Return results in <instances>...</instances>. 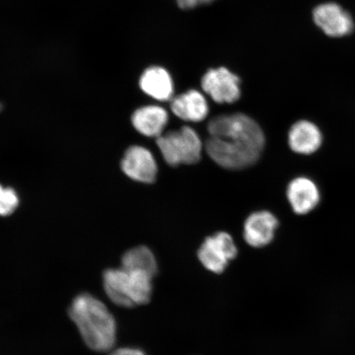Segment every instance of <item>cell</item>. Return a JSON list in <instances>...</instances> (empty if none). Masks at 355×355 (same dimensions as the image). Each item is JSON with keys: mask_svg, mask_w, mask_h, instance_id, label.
<instances>
[{"mask_svg": "<svg viewBox=\"0 0 355 355\" xmlns=\"http://www.w3.org/2000/svg\"><path fill=\"white\" fill-rule=\"evenodd\" d=\"M69 315L89 348L96 352L114 349L117 323L103 302L88 293H82L73 299Z\"/></svg>", "mask_w": 355, "mask_h": 355, "instance_id": "obj_2", "label": "cell"}, {"mask_svg": "<svg viewBox=\"0 0 355 355\" xmlns=\"http://www.w3.org/2000/svg\"><path fill=\"white\" fill-rule=\"evenodd\" d=\"M214 1L215 0H176L178 6L184 10H192L202 4H209Z\"/></svg>", "mask_w": 355, "mask_h": 355, "instance_id": "obj_17", "label": "cell"}, {"mask_svg": "<svg viewBox=\"0 0 355 355\" xmlns=\"http://www.w3.org/2000/svg\"><path fill=\"white\" fill-rule=\"evenodd\" d=\"M157 144L164 161L171 166L194 165L202 158V141L189 126L163 133L157 137Z\"/></svg>", "mask_w": 355, "mask_h": 355, "instance_id": "obj_4", "label": "cell"}, {"mask_svg": "<svg viewBox=\"0 0 355 355\" xmlns=\"http://www.w3.org/2000/svg\"><path fill=\"white\" fill-rule=\"evenodd\" d=\"M109 355H146V354L140 349L123 347L111 350Z\"/></svg>", "mask_w": 355, "mask_h": 355, "instance_id": "obj_18", "label": "cell"}, {"mask_svg": "<svg viewBox=\"0 0 355 355\" xmlns=\"http://www.w3.org/2000/svg\"><path fill=\"white\" fill-rule=\"evenodd\" d=\"M153 278L144 270L107 269L103 273L104 290L114 304L132 308L148 303L152 296Z\"/></svg>", "mask_w": 355, "mask_h": 355, "instance_id": "obj_3", "label": "cell"}, {"mask_svg": "<svg viewBox=\"0 0 355 355\" xmlns=\"http://www.w3.org/2000/svg\"><path fill=\"white\" fill-rule=\"evenodd\" d=\"M286 196L292 210L297 215H306L313 211L321 201L318 186L308 177H297L288 184Z\"/></svg>", "mask_w": 355, "mask_h": 355, "instance_id": "obj_9", "label": "cell"}, {"mask_svg": "<svg viewBox=\"0 0 355 355\" xmlns=\"http://www.w3.org/2000/svg\"><path fill=\"white\" fill-rule=\"evenodd\" d=\"M121 168L128 178L140 183L152 184L157 180V162L153 153L144 146H130L124 154Z\"/></svg>", "mask_w": 355, "mask_h": 355, "instance_id": "obj_8", "label": "cell"}, {"mask_svg": "<svg viewBox=\"0 0 355 355\" xmlns=\"http://www.w3.org/2000/svg\"><path fill=\"white\" fill-rule=\"evenodd\" d=\"M288 143L293 152L309 155L317 153L323 143L322 132L309 121H300L293 124L288 133Z\"/></svg>", "mask_w": 355, "mask_h": 355, "instance_id": "obj_11", "label": "cell"}, {"mask_svg": "<svg viewBox=\"0 0 355 355\" xmlns=\"http://www.w3.org/2000/svg\"><path fill=\"white\" fill-rule=\"evenodd\" d=\"M207 131L210 137L206 141V152L222 168L243 170L254 165L263 153L264 133L246 114L218 115L208 123Z\"/></svg>", "mask_w": 355, "mask_h": 355, "instance_id": "obj_1", "label": "cell"}, {"mask_svg": "<svg viewBox=\"0 0 355 355\" xmlns=\"http://www.w3.org/2000/svg\"><path fill=\"white\" fill-rule=\"evenodd\" d=\"M237 254L234 239L226 232H218L207 237L198 252L199 261L204 268L216 274L223 272Z\"/></svg>", "mask_w": 355, "mask_h": 355, "instance_id": "obj_5", "label": "cell"}, {"mask_svg": "<svg viewBox=\"0 0 355 355\" xmlns=\"http://www.w3.org/2000/svg\"><path fill=\"white\" fill-rule=\"evenodd\" d=\"M279 222L272 212L261 211L252 213L243 225L244 241L254 248H263L273 241Z\"/></svg>", "mask_w": 355, "mask_h": 355, "instance_id": "obj_10", "label": "cell"}, {"mask_svg": "<svg viewBox=\"0 0 355 355\" xmlns=\"http://www.w3.org/2000/svg\"><path fill=\"white\" fill-rule=\"evenodd\" d=\"M168 121L166 110L159 105L143 106L132 115V123L135 130L141 135L155 139L163 135Z\"/></svg>", "mask_w": 355, "mask_h": 355, "instance_id": "obj_14", "label": "cell"}, {"mask_svg": "<svg viewBox=\"0 0 355 355\" xmlns=\"http://www.w3.org/2000/svg\"><path fill=\"white\" fill-rule=\"evenodd\" d=\"M201 85L216 103H234L241 96V78L225 67L208 70L203 75Z\"/></svg>", "mask_w": 355, "mask_h": 355, "instance_id": "obj_6", "label": "cell"}, {"mask_svg": "<svg viewBox=\"0 0 355 355\" xmlns=\"http://www.w3.org/2000/svg\"><path fill=\"white\" fill-rule=\"evenodd\" d=\"M313 19L323 33L332 38L346 37L354 29L352 15L336 3L319 4L313 11Z\"/></svg>", "mask_w": 355, "mask_h": 355, "instance_id": "obj_7", "label": "cell"}, {"mask_svg": "<svg viewBox=\"0 0 355 355\" xmlns=\"http://www.w3.org/2000/svg\"><path fill=\"white\" fill-rule=\"evenodd\" d=\"M171 109L182 121L193 123L204 121L209 114L206 97L197 90H189L173 97Z\"/></svg>", "mask_w": 355, "mask_h": 355, "instance_id": "obj_12", "label": "cell"}, {"mask_svg": "<svg viewBox=\"0 0 355 355\" xmlns=\"http://www.w3.org/2000/svg\"><path fill=\"white\" fill-rule=\"evenodd\" d=\"M139 86L145 94L159 101H171L174 97V82L170 73L161 66L146 69L139 79Z\"/></svg>", "mask_w": 355, "mask_h": 355, "instance_id": "obj_13", "label": "cell"}, {"mask_svg": "<svg viewBox=\"0 0 355 355\" xmlns=\"http://www.w3.org/2000/svg\"><path fill=\"white\" fill-rule=\"evenodd\" d=\"M19 204V198L15 190L4 188L0 184V216L11 215Z\"/></svg>", "mask_w": 355, "mask_h": 355, "instance_id": "obj_16", "label": "cell"}, {"mask_svg": "<svg viewBox=\"0 0 355 355\" xmlns=\"http://www.w3.org/2000/svg\"><path fill=\"white\" fill-rule=\"evenodd\" d=\"M1 110H2V105L0 104V111H1Z\"/></svg>", "mask_w": 355, "mask_h": 355, "instance_id": "obj_19", "label": "cell"}, {"mask_svg": "<svg viewBox=\"0 0 355 355\" xmlns=\"http://www.w3.org/2000/svg\"><path fill=\"white\" fill-rule=\"evenodd\" d=\"M121 268L144 270L152 276L157 272V261L152 250L146 246H137L127 251L122 257Z\"/></svg>", "mask_w": 355, "mask_h": 355, "instance_id": "obj_15", "label": "cell"}]
</instances>
